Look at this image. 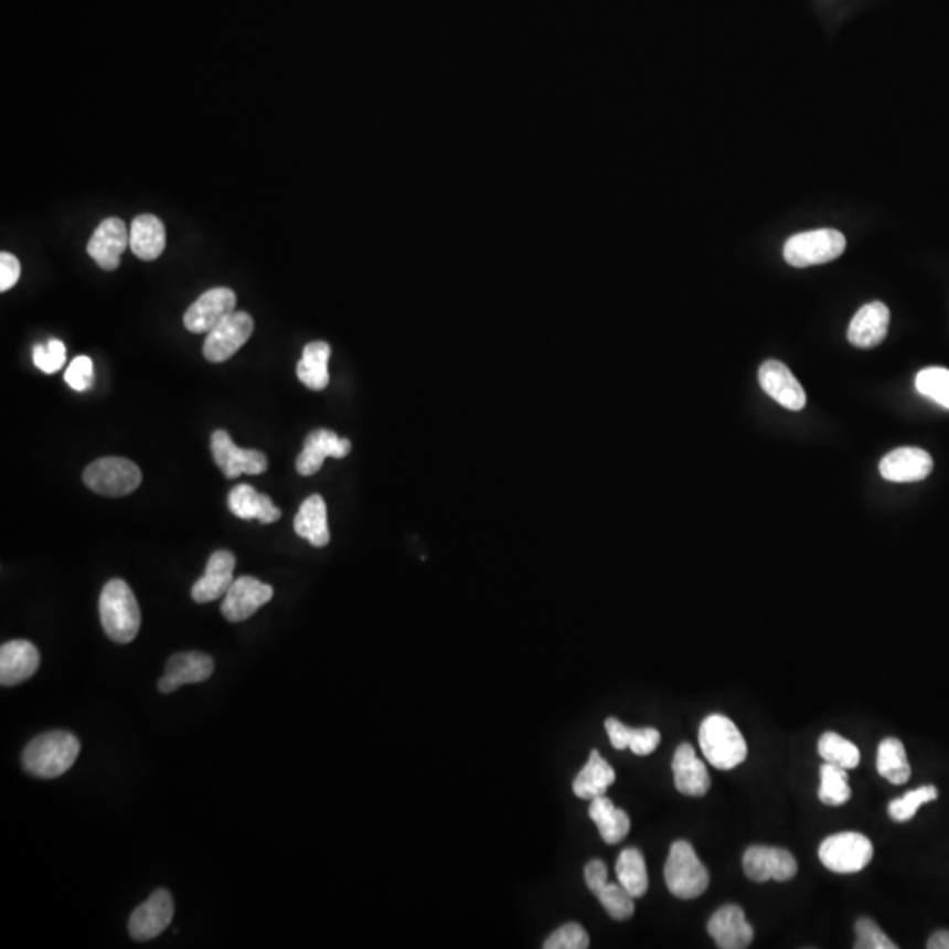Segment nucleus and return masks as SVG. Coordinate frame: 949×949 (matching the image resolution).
Instances as JSON below:
<instances>
[{
  "label": "nucleus",
  "instance_id": "6",
  "mask_svg": "<svg viewBox=\"0 0 949 949\" xmlns=\"http://www.w3.org/2000/svg\"><path fill=\"white\" fill-rule=\"evenodd\" d=\"M141 480L138 465L126 458L97 459L83 471L85 486L100 497H127L141 486Z\"/></svg>",
  "mask_w": 949,
  "mask_h": 949
},
{
  "label": "nucleus",
  "instance_id": "41",
  "mask_svg": "<svg viewBox=\"0 0 949 949\" xmlns=\"http://www.w3.org/2000/svg\"><path fill=\"white\" fill-rule=\"evenodd\" d=\"M94 363L87 355L74 359L70 367L65 370V384L78 393H85L94 385Z\"/></svg>",
  "mask_w": 949,
  "mask_h": 949
},
{
  "label": "nucleus",
  "instance_id": "36",
  "mask_svg": "<svg viewBox=\"0 0 949 949\" xmlns=\"http://www.w3.org/2000/svg\"><path fill=\"white\" fill-rule=\"evenodd\" d=\"M939 797L936 786H919L916 790L907 791L902 799H895L889 802V818L898 823H906L913 820L919 807L925 803L934 802Z\"/></svg>",
  "mask_w": 949,
  "mask_h": 949
},
{
  "label": "nucleus",
  "instance_id": "30",
  "mask_svg": "<svg viewBox=\"0 0 949 949\" xmlns=\"http://www.w3.org/2000/svg\"><path fill=\"white\" fill-rule=\"evenodd\" d=\"M331 358V346L326 341H311L302 349V358L298 363V378L311 391H322L329 384L328 363Z\"/></svg>",
  "mask_w": 949,
  "mask_h": 949
},
{
  "label": "nucleus",
  "instance_id": "25",
  "mask_svg": "<svg viewBox=\"0 0 949 949\" xmlns=\"http://www.w3.org/2000/svg\"><path fill=\"white\" fill-rule=\"evenodd\" d=\"M294 531L307 539L313 547H326L331 540L328 526V507L320 494H311L302 501L298 515L294 519Z\"/></svg>",
  "mask_w": 949,
  "mask_h": 949
},
{
  "label": "nucleus",
  "instance_id": "13",
  "mask_svg": "<svg viewBox=\"0 0 949 949\" xmlns=\"http://www.w3.org/2000/svg\"><path fill=\"white\" fill-rule=\"evenodd\" d=\"M174 902L166 889H157L145 904L130 915L129 934L136 941L156 939L173 921Z\"/></svg>",
  "mask_w": 949,
  "mask_h": 949
},
{
  "label": "nucleus",
  "instance_id": "22",
  "mask_svg": "<svg viewBox=\"0 0 949 949\" xmlns=\"http://www.w3.org/2000/svg\"><path fill=\"white\" fill-rule=\"evenodd\" d=\"M934 461L930 454L916 447H902L889 452L879 465L883 479L889 482H919L927 479L932 471Z\"/></svg>",
  "mask_w": 949,
  "mask_h": 949
},
{
  "label": "nucleus",
  "instance_id": "32",
  "mask_svg": "<svg viewBox=\"0 0 949 949\" xmlns=\"http://www.w3.org/2000/svg\"><path fill=\"white\" fill-rule=\"evenodd\" d=\"M877 772L892 785H906L910 777V765L904 744L898 738H885L877 751Z\"/></svg>",
  "mask_w": 949,
  "mask_h": 949
},
{
  "label": "nucleus",
  "instance_id": "19",
  "mask_svg": "<svg viewBox=\"0 0 949 949\" xmlns=\"http://www.w3.org/2000/svg\"><path fill=\"white\" fill-rule=\"evenodd\" d=\"M236 557L230 551H216L207 559L206 572L192 587L195 604H210L227 595L233 586Z\"/></svg>",
  "mask_w": 949,
  "mask_h": 949
},
{
  "label": "nucleus",
  "instance_id": "8",
  "mask_svg": "<svg viewBox=\"0 0 949 949\" xmlns=\"http://www.w3.org/2000/svg\"><path fill=\"white\" fill-rule=\"evenodd\" d=\"M254 319L246 311H234L222 320L204 340L203 355L210 363H225L250 340Z\"/></svg>",
  "mask_w": 949,
  "mask_h": 949
},
{
  "label": "nucleus",
  "instance_id": "14",
  "mask_svg": "<svg viewBox=\"0 0 949 949\" xmlns=\"http://www.w3.org/2000/svg\"><path fill=\"white\" fill-rule=\"evenodd\" d=\"M129 246V231L126 222L117 216L104 218L92 234L87 252L99 268L113 271L120 266V257Z\"/></svg>",
  "mask_w": 949,
  "mask_h": 949
},
{
  "label": "nucleus",
  "instance_id": "12",
  "mask_svg": "<svg viewBox=\"0 0 949 949\" xmlns=\"http://www.w3.org/2000/svg\"><path fill=\"white\" fill-rule=\"evenodd\" d=\"M273 587L260 583L259 578L237 577L222 601V614L230 622H242L250 619L260 607L271 600Z\"/></svg>",
  "mask_w": 949,
  "mask_h": 949
},
{
  "label": "nucleus",
  "instance_id": "17",
  "mask_svg": "<svg viewBox=\"0 0 949 949\" xmlns=\"http://www.w3.org/2000/svg\"><path fill=\"white\" fill-rule=\"evenodd\" d=\"M350 450L352 444L346 438H340L329 429H317L307 436L305 447L296 459V470L302 477H310L322 468L326 458H346Z\"/></svg>",
  "mask_w": 949,
  "mask_h": 949
},
{
  "label": "nucleus",
  "instance_id": "29",
  "mask_svg": "<svg viewBox=\"0 0 949 949\" xmlns=\"http://www.w3.org/2000/svg\"><path fill=\"white\" fill-rule=\"evenodd\" d=\"M589 818L607 844H619L630 833V815L619 807L614 806L612 800L607 799L605 795L591 800Z\"/></svg>",
  "mask_w": 949,
  "mask_h": 949
},
{
  "label": "nucleus",
  "instance_id": "42",
  "mask_svg": "<svg viewBox=\"0 0 949 949\" xmlns=\"http://www.w3.org/2000/svg\"><path fill=\"white\" fill-rule=\"evenodd\" d=\"M22 275V266L20 260L9 252L0 254V292H8L17 285L18 278Z\"/></svg>",
  "mask_w": 949,
  "mask_h": 949
},
{
  "label": "nucleus",
  "instance_id": "5",
  "mask_svg": "<svg viewBox=\"0 0 949 949\" xmlns=\"http://www.w3.org/2000/svg\"><path fill=\"white\" fill-rule=\"evenodd\" d=\"M846 250V237L835 230L807 231L795 234L785 245L786 263L793 268H809L832 263Z\"/></svg>",
  "mask_w": 949,
  "mask_h": 949
},
{
  "label": "nucleus",
  "instance_id": "2",
  "mask_svg": "<svg viewBox=\"0 0 949 949\" xmlns=\"http://www.w3.org/2000/svg\"><path fill=\"white\" fill-rule=\"evenodd\" d=\"M100 622L113 642L130 643L141 628V610L129 584L113 578L103 587L99 600Z\"/></svg>",
  "mask_w": 949,
  "mask_h": 949
},
{
  "label": "nucleus",
  "instance_id": "34",
  "mask_svg": "<svg viewBox=\"0 0 949 949\" xmlns=\"http://www.w3.org/2000/svg\"><path fill=\"white\" fill-rule=\"evenodd\" d=\"M818 753L827 764L853 770L860 765V749L847 738L841 737L835 732H827L821 735L818 743Z\"/></svg>",
  "mask_w": 949,
  "mask_h": 949
},
{
  "label": "nucleus",
  "instance_id": "35",
  "mask_svg": "<svg viewBox=\"0 0 949 949\" xmlns=\"http://www.w3.org/2000/svg\"><path fill=\"white\" fill-rule=\"evenodd\" d=\"M595 895L610 918L625 921L633 916L635 898L622 888L621 883L607 881L601 888L596 889Z\"/></svg>",
  "mask_w": 949,
  "mask_h": 949
},
{
  "label": "nucleus",
  "instance_id": "43",
  "mask_svg": "<svg viewBox=\"0 0 949 949\" xmlns=\"http://www.w3.org/2000/svg\"><path fill=\"white\" fill-rule=\"evenodd\" d=\"M584 879H586L587 888L595 894L596 889L601 888L609 881L607 865L601 860H591L584 868Z\"/></svg>",
  "mask_w": 949,
  "mask_h": 949
},
{
  "label": "nucleus",
  "instance_id": "18",
  "mask_svg": "<svg viewBox=\"0 0 949 949\" xmlns=\"http://www.w3.org/2000/svg\"><path fill=\"white\" fill-rule=\"evenodd\" d=\"M213 669L215 664L212 658L203 652H178L169 658L166 664V673L159 681V691L169 695L180 690L183 684L207 681L212 678Z\"/></svg>",
  "mask_w": 949,
  "mask_h": 949
},
{
  "label": "nucleus",
  "instance_id": "24",
  "mask_svg": "<svg viewBox=\"0 0 949 949\" xmlns=\"http://www.w3.org/2000/svg\"><path fill=\"white\" fill-rule=\"evenodd\" d=\"M230 510L237 519H257L260 524H273L281 518V510L273 503L268 494L257 492L246 483H239L230 492Z\"/></svg>",
  "mask_w": 949,
  "mask_h": 949
},
{
  "label": "nucleus",
  "instance_id": "39",
  "mask_svg": "<svg viewBox=\"0 0 949 949\" xmlns=\"http://www.w3.org/2000/svg\"><path fill=\"white\" fill-rule=\"evenodd\" d=\"M545 949H587L589 936L578 924H566L557 928L544 942Z\"/></svg>",
  "mask_w": 949,
  "mask_h": 949
},
{
  "label": "nucleus",
  "instance_id": "26",
  "mask_svg": "<svg viewBox=\"0 0 949 949\" xmlns=\"http://www.w3.org/2000/svg\"><path fill=\"white\" fill-rule=\"evenodd\" d=\"M129 248L141 260H156L166 248V227L156 215L136 216L130 225Z\"/></svg>",
  "mask_w": 949,
  "mask_h": 949
},
{
  "label": "nucleus",
  "instance_id": "1",
  "mask_svg": "<svg viewBox=\"0 0 949 949\" xmlns=\"http://www.w3.org/2000/svg\"><path fill=\"white\" fill-rule=\"evenodd\" d=\"M79 751V740L71 732H47L26 744L22 756L23 768L40 779H55L73 767Z\"/></svg>",
  "mask_w": 949,
  "mask_h": 949
},
{
  "label": "nucleus",
  "instance_id": "27",
  "mask_svg": "<svg viewBox=\"0 0 949 949\" xmlns=\"http://www.w3.org/2000/svg\"><path fill=\"white\" fill-rule=\"evenodd\" d=\"M614 782H616V770L595 749L583 770L575 777L574 793L583 800L598 799L607 793Z\"/></svg>",
  "mask_w": 949,
  "mask_h": 949
},
{
  "label": "nucleus",
  "instance_id": "44",
  "mask_svg": "<svg viewBox=\"0 0 949 949\" xmlns=\"http://www.w3.org/2000/svg\"><path fill=\"white\" fill-rule=\"evenodd\" d=\"M928 949H949V932L948 930H939L934 934L927 942Z\"/></svg>",
  "mask_w": 949,
  "mask_h": 949
},
{
  "label": "nucleus",
  "instance_id": "31",
  "mask_svg": "<svg viewBox=\"0 0 949 949\" xmlns=\"http://www.w3.org/2000/svg\"><path fill=\"white\" fill-rule=\"evenodd\" d=\"M617 881L633 898L648 894L649 876L646 859L637 847H628L619 854L616 863Z\"/></svg>",
  "mask_w": 949,
  "mask_h": 949
},
{
  "label": "nucleus",
  "instance_id": "15",
  "mask_svg": "<svg viewBox=\"0 0 949 949\" xmlns=\"http://www.w3.org/2000/svg\"><path fill=\"white\" fill-rule=\"evenodd\" d=\"M759 384L768 396L788 410L800 412L806 408V391L786 364L779 361H767L761 364Z\"/></svg>",
  "mask_w": 949,
  "mask_h": 949
},
{
  "label": "nucleus",
  "instance_id": "11",
  "mask_svg": "<svg viewBox=\"0 0 949 949\" xmlns=\"http://www.w3.org/2000/svg\"><path fill=\"white\" fill-rule=\"evenodd\" d=\"M744 872L755 883H767V881L793 879L799 871L797 860L788 850L781 847L753 846L744 853Z\"/></svg>",
  "mask_w": 949,
  "mask_h": 949
},
{
  "label": "nucleus",
  "instance_id": "16",
  "mask_svg": "<svg viewBox=\"0 0 949 949\" xmlns=\"http://www.w3.org/2000/svg\"><path fill=\"white\" fill-rule=\"evenodd\" d=\"M707 932L721 949L749 948L755 939V930L747 924L744 910L734 904L723 906L712 915Z\"/></svg>",
  "mask_w": 949,
  "mask_h": 949
},
{
  "label": "nucleus",
  "instance_id": "3",
  "mask_svg": "<svg viewBox=\"0 0 949 949\" xmlns=\"http://www.w3.org/2000/svg\"><path fill=\"white\" fill-rule=\"evenodd\" d=\"M699 743L705 759L717 770H732L747 758V744L734 721L711 714L700 725Z\"/></svg>",
  "mask_w": 949,
  "mask_h": 949
},
{
  "label": "nucleus",
  "instance_id": "9",
  "mask_svg": "<svg viewBox=\"0 0 949 949\" xmlns=\"http://www.w3.org/2000/svg\"><path fill=\"white\" fill-rule=\"evenodd\" d=\"M236 311V294L227 287H216L199 296L183 317V324L194 334H207L222 320Z\"/></svg>",
  "mask_w": 949,
  "mask_h": 949
},
{
  "label": "nucleus",
  "instance_id": "20",
  "mask_svg": "<svg viewBox=\"0 0 949 949\" xmlns=\"http://www.w3.org/2000/svg\"><path fill=\"white\" fill-rule=\"evenodd\" d=\"M40 651L26 640H11L0 648V684L18 686L40 669Z\"/></svg>",
  "mask_w": 949,
  "mask_h": 949
},
{
  "label": "nucleus",
  "instance_id": "40",
  "mask_svg": "<svg viewBox=\"0 0 949 949\" xmlns=\"http://www.w3.org/2000/svg\"><path fill=\"white\" fill-rule=\"evenodd\" d=\"M65 363V345L61 340L47 341L46 345L34 346V364L40 367L41 372L52 375V373L61 372Z\"/></svg>",
  "mask_w": 949,
  "mask_h": 949
},
{
  "label": "nucleus",
  "instance_id": "21",
  "mask_svg": "<svg viewBox=\"0 0 949 949\" xmlns=\"http://www.w3.org/2000/svg\"><path fill=\"white\" fill-rule=\"evenodd\" d=\"M889 310L885 302H868L856 311L847 329V340L859 349H874L888 334Z\"/></svg>",
  "mask_w": 949,
  "mask_h": 949
},
{
  "label": "nucleus",
  "instance_id": "33",
  "mask_svg": "<svg viewBox=\"0 0 949 949\" xmlns=\"http://www.w3.org/2000/svg\"><path fill=\"white\" fill-rule=\"evenodd\" d=\"M821 786L818 799L824 806H844L851 799L850 776L846 768L824 761L820 768Z\"/></svg>",
  "mask_w": 949,
  "mask_h": 949
},
{
  "label": "nucleus",
  "instance_id": "10",
  "mask_svg": "<svg viewBox=\"0 0 949 949\" xmlns=\"http://www.w3.org/2000/svg\"><path fill=\"white\" fill-rule=\"evenodd\" d=\"M212 454L216 467L227 479H237L239 474H260L268 470L266 454L254 449H239L224 429L212 435Z\"/></svg>",
  "mask_w": 949,
  "mask_h": 949
},
{
  "label": "nucleus",
  "instance_id": "7",
  "mask_svg": "<svg viewBox=\"0 0 949 949\" xmlns=\"http://www.w3.org/2000/svg\"><path fill=\"white\" fill-rule=\"evenodd\" d=\"M874 846L871 839L859 832H842L824 839L820 846V860L824 867L835 874H856L872 862Z\"/></svg>",
  "mask_w": 949,
  "mask_h": 949
},
{
  "label": "nucleus",
  "instance_id": "38",
  "mask_svg": "<svg viewBox=\"0 0 949 949\" xmlns=\"http://www.w3.org/2000/svg\"><path fill=\"white\" fill-rule=\"evenodd\" d=\"M854 930H856V942H854L856 949H897V945L881 930L874 919H859Z\"/></svg>",
  "mask_w": 949,
  "mask_h": 949
},
{
  "label": "nucleus",
  "instance_id": "37",
  "mask_svg": "<svg viewBox=\"0 0 949 949\" xmlns=\"http://www.w3.org/2000/svg\"><path fill=\"white\" fill-rule=\"evenodd\" d=\"M916 388L919 394L949 408V372L945 367H928L919 372L916 376Z\"/></svg>",
  "mask_w": 949,
  "mask_h": 949
},
{
  "label": "nucleus",
  "instance_id": "23",
  "mask_svg": "<svg viewBox=\"0 0 949 949\" xmlns=\"http://www.w3.org/2000/svg\"><path fill=\"white\" fill-rule=\"evenodd\" d=\"M673 781L679 793L704 797L711 788V777L704 761L690 744H681L672 759Z\"/></svg>",
  "mask_w": 949,
  "mask_h": 949
},
{
  "label": "nucleus",
  "instance_id": "4",
  "mask_svg": "<svg viewBox=\"0 0 949 949\" xmlns=\"http://www.w3.org/2000/svg\"><path fill=\"white\" fill-rule=\"evenodd\" d=\"M664 883L670 894L681 900H693L707 892L711 883L707 867L700 862L690 842H673L664 863Z\"/></svg>",
  "mask_w": 949,
  "mask_h": 949
},
{
  "label": "nucleus",
  "instance_id": "28",
  "mask_svg": "<svg viewBox=\"0 0 949 949\" xmlns=\"http://www.w3.org/2000/svg\"><path fill=\"white\" fill-rule=\"evenodd\" d=\"M605 729L617 751L631 749L637 756H648L657 751L661 743V734L657 728H630L616 717L605 721Z\"/></svg>",
  "mask_w": 949,
  "mask_h": 949
}]
</instances>
